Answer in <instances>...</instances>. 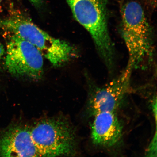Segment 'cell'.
<instances>
[{
	"label": "cell",
	"mask_w": 157,
	"mask_h": 157,
	"mask_svg": "<svg viewBox=\"0 0 157 157\" xmlns=\"http://www.w3.org/2000/svg\"><path fill=\"white\" fill-rule=\"evenodd\" d=\"M152 8L150 0H121V32L128 51L127 68L142 67L152 60L151 28L147 18L146 8Z\"/></svg>",
	"instance_id": "obj_1"
},
{
	"label": "cell",
	"mask_w": 157,
	"mask_h": 157,
	"mask_svg": "<svg viewBox=\"0 0 157 157\" xmlns=\"http://www.w3.org/2000/svg\"><path fill=\"white\" fill-rule=\"evenodd\" d=\"M0 28L31 43L56 67L63 65L77 56L74 47L51 36L21 13H14L0 19Z\"/></svg>",
	"instance_id": "obj_2"
},
{
	"label": "cell",
	"mask_w": 157,
	"mask_h": 157,
	"mask_svg": "<svg viewBox=\"0 0 157 157\" xmlns=\"http://www.w3.org/2000/svg\"><path fill=\"white\" fill-rule=\"evenodd\" d=\"M76 21L91 37L108 69L113 67L115 50L108 28V5L110 0H66Z\"/></svg>",
	"instance_id": "obj_3"
},
{
	"label": "cell",
	"mask_w": 157,
	"mask_h": 157,
	"mask_svg": "<svg viewBox=\"0 0 157 157\" xmlns=\"http://www.w3.org/2000/svg\"><path fill=\"white\" fill-rule=\"evenodd\" d=\"M32 139L40 156H73L77 142L73 128L64 119H45L30 128Z\"/></svg>",
	"instance_id": "obj_4"
},
{
	"label": "cell",
	"mask_w": 157,
	"mask_h": 157,
	"mask_svg": "<svg viewBox=\"0 0 157 157\" xmlns=\"http://www.w3.org/2000/svg\"><path fill=\"white\" fill-rule=\"evenodd\" d=\"M12 35L7 46L5 65L8 71L17 77L40 79L44 74L43 55L28 41Z\"/></svg>",
	"instance_id": "obj_5"
},
{
	"label": "cell",
	"mask_w": 157,
	"mask_h": 157,
	"mask_svg": "<svg viewBox=\"0 0 157 157\" xmlns=\"http://www.w3.org/2000/svg\"><path fill=\"white\" fill-rule=\"evenodd\" d=\"M132 71L126 67L112 81L101 86L89 81L86 111L90 117L103 112H117L128 93Z\"/></svg>",
	"instance_id": "obj_6"
},
{
	"label": "cell",
	"mask_w": 157,
	"mask_h": 157,
	"mask_svg": "<svg viewBox=\"0 0 157 157\" xmlns=\"http://www.w3.org/2000/svg\"><path fill=\"white\" fill-rule=\"evenodd\" d=\"M93 117L91 139L94 146L106 149L119 146L122 141L124 127L117 112H103Z\"/></svg>",
	"instance_id": "obj_7"
},
{
	"label": "cell",
	"mask_w": 157,
	"mask_h": 157,
	"mask_svg": "<svg viewBox=\"0 0 157 157\" xmlns=\"http://www.w3.org/2000/svg\"><path fill=\"white\" fill-rule=\"evenodd\" d=\"M0 156L40 157L30 128L14 125L0 129Z\"/></svg>",
	"instance_id": "obj_8"
},
{
	"label": "cell",
	"mask_w": 157,
	"mask_h": 157,
	"mask_svg": "<svg viewBox=\"0 0 157 157\" xmlns=\"http://www.w3.org/2000/svg\"><path fill=\"white\" fill-rule=\"evenodd\" d=\"M147 156H157V132L156 130L146 153Z\"/></svg>",
	"instance_id": "obj_9"
},
{
	"label": "cell",
	"mask_w": 157,
	"mask_h": 157,
	"mask_svg": "<svg viewBox=\"0 0 157 157\" xmlns=\"http://www.w3.org/2000/svg\"><path fill=\"white\" fill-rule=\"evenodd\" d=\"M151 108L153 114L155 118V120L156 123L157 121V98H154L151 102Z\"/></svg>",
	"instance_id": "obj_10"
},
{
	"label": "cell",
	"mask_w": 157,
	"mask_h": 157,
	"mask_svg": "<svg viewBox=\"0 0 157 157\" xmlns=\"http://www.w3.org/2000/svg\"><path fill=\"white\" fill-rule=\"evenodd\" d=\"M36 8H40L43 5L44 0H28Z\"/></svg>",
	"instance_id": "obj_11"
},
{
	"label": "cell",
	"mask_w": 157,
	"mask_h": 157,
	"mask_svg": "<svg viewBox=\"0 0 157 157\" xmlns=\"http://www.w3.org/2000/svg\"><path fill=\"white\" fill-rule=\"evenodd\" d=\"M5 53V49L3 45L0 43V69H1V62L2 58Z\"/></svg>",
	"instance_id": "obj_12"
},
{
	"label": "cell",
	"mask_w": 157,
	"mask_h": 157,
	"mask_svg": "<svg viewBox=\"0 0 157 157\" xmlns=\"http://www.w3.org/2000/svg\"><path fill=\"white\" fill-rule=\"evenodd\" d=\"M3 1V0H0V7H1V3Z\"/></svg>",
	"instance_id": "obj_13"
}]
</instances>
